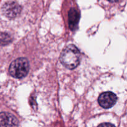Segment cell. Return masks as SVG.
Listing matches in <instances>:
<instances>
[{
	"instance_id": "obj_9",
	"label": "cell",
	"mask_w": 127,
	"mask_h": 127,
	"mask_svg": "<svg viewBox=\"0 0 127 127\" xmlns=\"http://www.w3.org/2000/svg\"><path fill=\"white\" fill-rule=\"evenodd\" d=\"M108 1H109L110 2H117V1H120V0H108Z\"/></svg>"
},
{
	"instance_id": "obj_1",
	"label": "cell",
	"mask_w": 127,
	"mask_h": 127,
	"mask_svg": "<svg viewBox=\"0 0 127 127\" xmlns=\"http://www.w3.org/2000/svg\"><path fill=\"white\" fill-rule=\"evenodd\" d=\"M81 54L78 49L73 44L66 46L62 52L60 60L62 64L69 69L76 68L80 63Z\"/></svg>"
},
{
	"instance_id": "obj_2",
	"label": "cell",
	"mask_w": 127,
	"mask_h": 127,
	"mask_svg": "<svg viewBox=\"0 0 127 127\" xmlns=\"http://www.w3.org/2000/svg\"><path fill=\"white\" fill-rule=\"evenodd\" d=\"M29 70V64L27 59L21 57L11 62L9 68V72L12 77L22 78L26 77Z\"/></svg>"
},
{
	"instance_id": "obj_6",
	"label": "cell",
	"mask_w": 127,
	"mask_h": 127,
	"mask_svg": "<svg viewBox=\"0 0 127 127\" xmlns=\"http://www.w3.org/2000/svg\"><path fill=\"white\" fill-rule=\"evenodd\" d=\"M80 18V14L75 7H71L68 11V22L71 30L74 31L78 27V22Z\"/></svg>"
},
{
	"instance_id": "obj_5",
	"label": "cell",
	"mask_w": 127,
	"mask_h": 127,
	"mask_svg": "<svg viewBox=\"0 0 127 127\" xmlns=\"http://www.w3.org/2000/svg\"><path fill=\"white\" fill-rule=\"evenodd\" d=\"M1 127H18L19 121L15 116L7 112H2L0 115Z\"/></svg>"
},
{
	"instance_id": "obj_7",
	"label": "cell",
	"mask_w": 127,
	"mask_h": 127,
	"mask_svg": "<svg viewBox=\"0 0 127 127\" xmlns=\"http://www.w3.org/2000/svg\"><path fill=\"white\" fill-rule=\"evenodd\" d=\"M2 34L4 36H2V35H1V44H2V45L7 44V43L11 42V36L7 34V33H2Z\"/></svg>"
},
{
	"instance_id": "obj_8",
	"label": "cell",
	"mask_w": 127,
	"mask_h": 127,
	"mask_svg": "<svg viewBox=\"0 0 127 127\" xmlns=\"http://www.w3.org/2000/svg\"><path fill=\"white\" fill-rule=\"evenodd\" d=\"M97 127H116L115 125H114L112 123H104L102 124L99 125Z\"/></svg>"
},
{
	"instance_id": "obj_4",
	"label": "cell",
	"mask_w": 127,
	"mask_h": 127,
	"mask_svg": "<svg viewBox=\"0 0 127 127\" xmlns=\"http://www.w3.org/2000/svg\"><path fill=\"white\" fill-rule=\"evenodd\" d=\"M117 97L112 92H105L101 93L98 98L99 105L104 108H110L116 103Z\"/></svg>"
},
{
	"instance_id": "obj_3",
	"label": "cell",
	"mask_w": 127,
	"mask_h": 127,
	"mask_svg": "<svg viewBox=\"0 0 127 127\" xmlns=\"http://www.w3.org/2000/svg\"><path fill=\"white\" fill-rule=\"evenodd\" d=\"M21 6L14 1L6 2L2 7V11L7 17L13 19L19 15L21 12Z\"/></svg>"
}]
</instances>
